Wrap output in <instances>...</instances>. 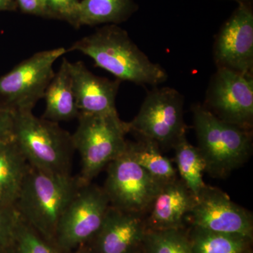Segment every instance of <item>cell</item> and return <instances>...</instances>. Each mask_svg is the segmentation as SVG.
Masks as SVG:
<instances>
[{"instance_id":"8","label":"cell","mask_w":253,"mask_h":253,"mask_svg":"<svg viewBox=\"0 0 253 253\" xmlns=\"http://www.w3.org/2000/svg\"><path fill=\"white\" fill-rule=\"evenodd\" d=\"M109 207L103 187L82 184L59 221L55 243L66 253L85 244L99 231Z\"/></svg>"},{"instance_id":"17","label":"cell","mask_w":253,"mask_h":253,"mask_svg":"<svg viewBox=\"0 0 253 253\" xmlns=\"http://www.w3.org/2000/svg\"><path fill=\"white\" fill-rule=\"evenodd\" d=\"M29 166L14 139L0 144V205L14 206Z\"/></svg>"},{"instance_id":"15","label":"cell","mask_w":253,"mask_h":253,"mask_svg":"<svg viewBox=\"0 0 253 253\" xmlns=\"http://www.w3.org/2000/svg\"><path fill=\"white\" fill-rule=\"evenodd\" d=\"M196 201L194 195L181 180L165 183L149 206L146 226L151 230L180 229Z\"/></svg>"},{"instance_id":"2","label":"cell","mask_w":253,"mask_h":253,"mask_svg":"<svg viewBox=\"0 0 253 253\" xmlns=\"http://www.w3.org/2000/svg\"><path fill=\"white\" fill-rule=\"evenodd\" d=\"M82 184L78 176L50 174L29 166L15 208L25 222L54 241L63 213Z\"/></svg>"},{"instance_id":"29","label":"cell","mask_w":253,"mask_h":253,"mask_svg":"<svg viewBox=\"0 0 253 253\" xmlns=\"http://www.w3.org/2000/svg\"><path fill=\"white\" fill-rule=\"evenodd\" d=\"M77 249L78 251H76V253H91L90 251L84 246V245L79 246Z\"/></svg>"},{"instance_id":"21","label":"cell","mask_w":253,"mask_h":253,"mask_svg":"<svg viewBox=\"0 0 253 253\" xmlns=\"http://www.w3.org/2000/svg\"><path fill=\"white\" fill-rule=\"evenodd\" d=\"M191 240L194 253H243L250 239L194 227Z\"/></svg>"},{"instance_id":"5","label":"cell","mask_w":253,"mask_h":253,"mask_svg":"<svg viewBox=\"0 0 253 253\" xmlns=\"http://www.w3.org/2000/svg\"><path fill=\"white\" fill-rule=\"evenodd\" d=\"M78 119L72 139L75 151L81 159L78 177L82 184H89L110 163L124 154L129 129L127 123L121 121L118 113H81Z\"/></svg>"},{"instance_id":"14","label":"cell","mask_w":253,"mask_h":253,"mask_svg":"<svg viewBox=\"0 0 253 253\" xmlns=\"http://www.w3.org/2000/svg\"><path fill=\"white\" fill-rule=\"evenodd\" d=\"M146 224L141 214L111 207L93 239L94 253H129L144 240Z\"/></svg>"},{"instance_id":"12","label":"cell","mask_w":253,"mask_h":253,"mask_svg":"<svg viewBox=\"0 0 253 253\" xmlns=\"http://www.w3.org/2000/svg\"><path fill=\"white\" fill-rule=\"evenodd\" d=\"M189 215L194 227L248 239L252 237L251 213L234 204L227 195L215 188L206 185L196 197Z\"/></svg>"},{"instance_id":"10","label":"cell","mask_w":253,"mask_h":253,"mask_svg":"<svg viewBox=\"0 0 253 253\" xmlns=\"http://www.w3.org/2000/svg\"><path fill=\"white\" fill-rule=\"evenodd\" d=\"M204 106L221 121L251 131L253 123V75L218 68L208 86Z\"/></svg>"},{"instance_id":"19","label":"cell","mask_w":253,"mask_h":253,"mask_svg":"<svg viewBox=\"0 0 253 253\" xmlns=\"http://www.w3.org/2000/svg\"><path fill=\"white\" fill-rule=\"evenodd\" d=\"M124 154L163 183L176 179L172 162L163 156L161 148L154 141L144 138L136 142L126 141Z\"/></svg>"},{"instance_id":"30","label":"cell","mask_w":253,"mask_h":253,"mask_svg":"<svg viewBox=\"0 0 253 253\" xmlns=\"http://www.w3.org/2000/svg\"><path fill=\"white\" fill-rule=\"evenodd\" d=\"M234 1H236L239 3H251L252 0H234Z\"/></svg>"},{"instance_id":"22","label":"cell","mask_w":253,"mask_h":253,"mask_svg":"<svg viewBox=\"0 0 253 253\" xmlns=\"http://www.w3.org/2000/svg\"><path fill=\"white\" fill-rule=\"evenodd\" d=\"M144 241L147 253H194L191 241L179 229L151 230Z\"/></svg>"},{"instance_id":"13","label":"cell","mask_w":253,"mask_h":253,"mask_svg":"<svg viewBox=\"0 0 253 253\" xmlns=\"http://www.w3.org/2000/svg\"><path fill=\"white\" fill-rule=\"evenodd\" d=\"M68 69L80 114L118 113L116 100L121 81L96 76L82 61H68Z\"/></svg>"},{"instance_id":"25","label":"cell","mask_w":253,"mask_h":253,"mask_svg":"<svg viewBox=\"0 0 253 253\" xmlns=\"http://www.w3.org/2000/svg\"><path fill=\"white\" fill-rule=\"evenodd\" d=\"M50 18L66 21L78 28L79 0H46Z\"/></svg>"},{"instance_id":"11","label":"cell","mask_w":253,"mask_h":253,"mask_svg":"<svg viewBox=\"0 0 253 253\" xmlns=\"http://www.w3.org/2000/svg\"><path fill=\"white\" fill-rule=\"evenodd\" d=\"M218 68L253 75V11L251 3H239L221 26L214 44Z\"/></svg>"},{"instance_id":"24","label":"cell","mask_w":253,"mask_h":253,"mask_svg":"<svg viewBox=\"0 0 253 253\" xmlns=\"http://www.w3.org/2000/svg\"><path fill=\"white\" fill-rule=\"evenodd\" d=\"M20 217L14 206L0 205V253L9 249Z\"/></svg>"},{"instance_id":"20","label":"cell","mask_w":253,"mask_h":253,"mask_svg":"<svg viewBox=\"0 0 253 253\" xmlns=\"http://www.w3.org/2000/svg\"><path fill=\"white\" fill-rule=\"evenodd\" d=\"M175 163L181 180L186 187L197 197L206 186L203 174L206 171V164L199 149L190 144L186 136L174 145Z\"/></svg>"},{"instance_id":"1","label":"cell","mask_w":253,"mask_h":253,"mask_svg":"<svg viewBox=\"0 0 253 253\" xmlns=\"http://www.w3.org/2000/svg\"><path fill=\"white\" fill-rule=\"evenodd\" d=\"M68 51L89 56L97 67L121 82L157 86L168 78L166 70L153 62L118 25H105L73 43Z\"/></svg>"},{"instance_id":"16","label":"cell","mask_w":253,"mask_h":253,"mask_svg":"<svg viewBox=\"0 0 253 253\" xmlns=\"http://www.w3.org/2000/svg\"><path fill=\"white\" fill-rule=\"evenodd\" d=\"M45 111L43 118L59 123L69 121L79 116V110L68 69V61L63 59L59 71L46 87L44 95Z\"/></svg>"},{"instance_id":"18","label":"cell","mask_w":253,"mask_h":253,"mask_svg":"<svg viewBox=\"0 0 253 253\" xmlns=\"http://www.w3.org/2000/svg\"><path fill=\"white\" fill-rule=\"evenodd\" d=\"M137 9L134 0H82L78 8V28L118 25L129 19Z\"/></svg>"},{"instance_id":"28","label":"cell","mask_w":253,"mask_h":253,"mask_svg":"<svg viewBox=\"0 0 253 253\" xmlns=\"http://www.w3.org/2000/svg\"><path fill=\"white\" fill-rule=\"evenodd\" d=\"M17 9L15 0H0V11H14Z\"/></svg>"},{"instance_id":"6","label":"cell","mask_w":253,"mask_h":253,"mask_svg":"<svg viewBox=\"0 0 253 253\" xmlns=\"http://www.w3.org/2000/svg\"><path fill=\"white\" fill-rule=\"evenodd\" d=\"M184 96L174 88L155 86L146 94L128 129L160 148H173L186 136Z\"/></svg>"},{"instance_id":"7","label":"cell","mask_w":253,"mask_h":253,"mask_svg":"<svg viewBox=\"0 0 253 253\" xmlns=\"http://www.w3.org/2000/svg\"><path fill=\"white\" fill-rule=\"evenodd\" d=\"M67 50L36 53L0 78V105L16 113L32 111L54 77V63Z\"/></svg>"},{"instance_id":"27","label":"cell","mask_w":253,"mask_h":253,"mask_svg":"<svg viewBox=\"0 0 253 253\" xmlns=\"http://www.w3.org/2000/svg\"><path fill=\"white\" fill-rule=\"evenodd\" d=\"M14 113L0 105V144L14 139Z\"/></svg>"},{"instance_id":"3","label":"cell","mask_w":253,"mask_h":253,"mask_svg":"<svg viewBox=\"0 0 253 253\" xmlns=\"http://www.w3.org/2000/svg\"><path fill=\"white\" fill-rule=\"evenodd\" d=\"M192 113L197 148L210 175L225 177L249 159L251 131L221 121L203 105L193 106Z\"/></svg>"},{"instance_id":"26","label":"cell","mask_w":253,"mask_h":253,"mask_svg":"<svg viewBox=\"0 0 253 253\" xmlns=\"http://www.w3.org/2000/svg\"><path fill=\"white\" fill-rule=\"evenodd\" d=\"M17 9L23 14L50 18L46 0H15Z\"/></svg>"},{"instance_id":"4","label":"cell","mask_w":253,"mask_h":253,"mask_svg":"<svg viewBox=\"0 0 253 253\" xmlns=\"http://www.w3.org/2000/svg\"><path fill=\"white\" fill-rule=\"evenodd\" d=\"M14 139L31 167L50 174H71L72 134L58 123L32 111L14 113Z\"/></svg>"},{"instance_id":"23","label":"cell","mask_w":253,"mask_h":253,"mask_svg":"<svg viewBox=\"0 0 253 253\" xmlns=\"http://www.w3.org/2000/svg\"><path fill=\"white\" fill-rule=\"evenodd\" d=\"M13 253H65L54 241L46 239L20 219L12 244Z\"/></svg>"},{"instance_id":"9","label":"cell","mask_w":253,"mask_h":253,"mask_svg":"<svg viewBox=\"0 0 253 253\" xmlns=\"http://www.w3.org/2000/svg\"><path fill=\"white\" fill-rule=\"evenodd\" d=\"M103 187L111 207L145 214L165 183L123 154L108 165Z\"/></svg>"}]
</instances>
